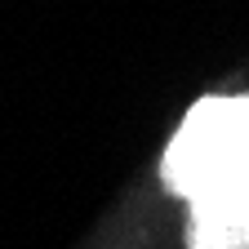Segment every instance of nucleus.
I'll return each instance as SVG.
<instances>
[{"label": "nucleus", "instance_id": "1", "mask_svg": "<svg viewBox=\"0 0 249 249\" xmlns=\"http://www.w3.org/2000/svg\"><path fill=\"white\" fill-rule=\"evenodd\" d=\"M160 182L182 200L249 182V93H209L182 116L160 156Z\"/></svg>", "mask_w": 249, "mask_h": 249}, {"label": "nucleus", "instance_id": "2", "mask_svg": "<svg viewBox=\"0 0 249 249\" xmlns=\"http://www.w3.org/2000/svg\"><path fill=\"white\" fill-rule=\"evenodd\" d=\"M187 249H249V182L187 200Z\"/></svg>", "mask_w": 249, "mask_h": 249}]
</instances>
